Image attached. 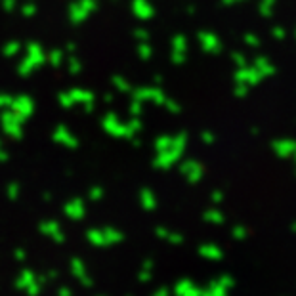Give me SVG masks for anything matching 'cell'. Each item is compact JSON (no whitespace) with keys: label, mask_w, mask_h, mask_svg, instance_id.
<instances>
[{"label":"cell","mask_w":296,"mask_h":296,"mask_svg":"<svg viewBox=\"0 0 296 296\" xmlns=\"http://www.w3.org/2000/svg\"><path fill=\"white\" fill-rule=\"evenodd\" d=\"M273 151L279 157H292L296 153V141L292 140H277L273 143Z\"/></svg>","instance_id":"cell-1"},{"label":"cell","mask_w":296,"mask_h":296,"mask_svg":"<svg viewBox=\"0 0 296 296\" xmlns=\"http://www.w3.org/2000/svg\"><path fill=\"white\" fill-rule=\"evenodd\" d=\"M273 4H275V0H262V2H260V12H262V15L271 14Z\"/></svg>","instance_id":"cell-2"},{"label":"cell","mask_w":296,"mask_h":296,"mask_svg":"<svg viewBox=\"0 0 296 296\" xmlns=\"http://www.w3.org/2000/svg\"><path fill=\"white\" fill-rule=\"evenodd\" d=\"M245 42L249 44V46H258L260 42H258V36H252V34H247L245 36Z\"/></svg>","instance_id":"cell-3"}]
</instances>
